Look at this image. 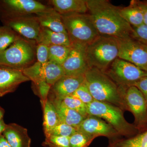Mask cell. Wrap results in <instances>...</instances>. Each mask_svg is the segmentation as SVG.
<instances>
[{"label":"cell","mask_w":147,"mask_h":147,"mask_svg":"<svg viewBox=\"0 0 147 147\" xmlns=\"http://www.w3.org/2000/svg\"><path fill=\"white\" fill-rule=\"evenodd\" d=\"M86 45L78 43L71 44L70 53L62 65L66 76L84 75L90 68L86 57Z\"/></svg>","instance_id":"8fae6325"},{"label":"cell","mask_w":147,"mask_h":147,"mask_svg":"<svg viewBox=\"0 0 147 147\" xmlns=\"http://www.w3.org/2000/svg\"><path fill=\"white\" fill-rule=\"evenodd\" d=\"M76 131V127L60 122L53 129L51 135L69 137Z\"/></svg>","instance_id":"4dcf8cb0"},{"label":"cell","mask_w":147,"mask_h":147,"mask_svg":"<svg viewBox=\"0 0 147 147\" xmlns=\"http://www.w3.org/2000/svg\"><path fill=\"white\" fill-rule=\"evenodd\" d=\"M0 3L4 11L3 16L36 14L49 7L34 0H3L0 1Z\"/></svg>","instance_id":"4fadbf2b"},{"label":"cell","mask_w":147,"mask_h":147,"mask_svg":"<svg viewBox=\"0 0 147 147\" xmlns=\"http://www.w3.org/2000/svg\"><path fill=\"white\" fill-rule=\"evenodd\" d=\"M19 35L10 27L5 25L0 27V52L8 48Z\"/></svg>","instance_id":"484cf974"},{"label":"cell","mask_w":147,"mask_h":147,"mask_svg":"<svg viewBox=\"0 0 147 147\" xmlns=\"http://www.w3.org/2000/svg\"><path fill=\"white\" fill-rule=\"evenodd\" d=\"M42 71L45 82L51 86L65 76L62 66L51 61L42 64Z\"/></svg>","instance_id":"cb8c5ba5"},{"label":"cell","mask_w":147,"mask_h":147,"mask_svg":"<svg viewBox=\"0 0 147 147\" xmlns=\"http://www.w3.org/2000/svg\"><path fill=\"white\" fill-rule=\"evenodd\" d=\"M0 147H12L2 134L0 135Z\"/></svg>","instance_id":"d590c367"},{"label":"cell","mask_w":147,"mask_h":147,"mask_svg":"<svg viewBox=\"0 0 147 147\" xmlns=\"http://www.w3.org/2000/svg\"><path fill=\"white\" fill-rule=\"evenodd\" d=\"M49 99L55 105L60 121L77 127L85 118L80 113L65 107L59 99L53 97Z\"/></svg>","instance_id":"d6986e66"},{"label":"cell","mask_w":147,"mask_h":147,"mask_svg":"<svg viewBox=\"0 0 147 147\" xmlns=\"http://www.w3.org/2000/svg\"><path fill=\"white\" fill-rule=\"evenodd\" d=\"M117 39L112 37L99 35L86 45V57L90 68L104 72L110 64L118 57Z\"/></svg>","instance_id":"5b68a950"},{"label":"cell","mask_w":147,"mask_h":147,"mask_svg":"<svg viewBox=\"0 0 147 147\" xmlns=\"http://www.w3.org/2000/svg\"><path fill=\"white\" fill-rule=\"evenodd\" d=\"M40 26L58 32L67 34L62 19L61 15L54 8L47 9L36 13Z\"/></svg>","instance_id":"e0dca14e"},{"label":"cell","mask_w":147,"mask_h":147,"mask_svg":"<svg viewBox=\"0 0 147 147\" xmlns=\"http://www.w3.org/2000/svg\"><path fill=\"white\" fill-rule=\"evenodd\" d=\"M5 26L10 27L25 38L37 42L42 28L36 14L16 16H3Z\"/></svg>","instance_id":"30bf717a"},{"label":"cell","mask_w":147,"mask_h":147,"mask_svg":"<svg viewBox=\"0 0 147 147\" xmlns=\"http://www.w3.org/2000/svg\"><path fill=\"white\" fill-rule=\"evenodd\" d=\"M133 86L141 92L147 103V76L140 79Z\"/></svg>","instance_id":"836d02e7"},{"label":"cell","mask_w":147,"mask_h":147,"mask_svg":"<svg viewBox=\"0 0 147 147\" xmlns=\"http://www.w3.org/2000/svg\"><path fill=\"white\" fill-rule=\"evenodd\" d=\"M107 147H147V129L133 137L109 141Z\"/></svg>","instance_id":"603a6c76"},{"label":"cell","mask_w":147,"mask_h":147,"mask_svg":"<svg viewBox=\"0 0 147 147\" xmlns=\"http://www.w3.org/2000/svg\"><path fill=\"white\" fill-rule=\"evenodd\" d=\"M140 4L143 10L144 16V24L147 26V5L145 4L143 1H140Z\"/></svg>","instance_id":"e575fe53"},{"label":"cell","mask_w":147,"mask_h":147,"mask_svg":"<svg viewBox=\"0 0 147 147\" xmlns=\"http://www.w3.org/2000/svg\"><path fill=\"white\" fill-rule=\"evenodd\" d=\"M49 2L61 15L88 12L87 0H51Z\"/></svg>","instance_id":"ac0fdd59"},{"label":"cell","mask_w":147,"mask_h":147,"mask_svg":"<svg viewBox=\"0 0 147 147\" xmlns=\"http://www.w3.org/2000/svg\"><path fill=\"white\" fill-rule=\"evenodd\" d=\"M59 100L65 107L78 112L85 118L88 116L86 105L77 98L70 95Z\"/></svg>","instance_id":"4316f807"},{"label":"cell","mask_w":147,"mask_h":147,"mask_svg":"<svg viewBox=\"0 0 147 147\" xmlns=\"http://www.w3.org/2000/svg\"><path fill=\"white\" fill-rule=\"evenodd\" d=\"M43 112V130L45 137L52 134L53 129L60 122L57 110L49 98L41 102Z\"/></svg>","instance_id":"ffe728a7"},{"label":"cell","mask_w":147,"mask_h":147,"mask_svg":"<svg viewBox=\"0 0 147 147\" xmlns=\"http://www.w3.org/2000/svg\"><path fill=\"white\" fill-rule=\"evenodd\" d=\"M76 129L77 131L95 138L102 136L110 141L122 137L109 123L94 116H88Z\"/></svg>","instance_id":"7c38bea8"},{"label":"cell","mask_w":147,"mask_h":147,"mask_svg":"<svg viewBox=\"0 0 147 147\" xmlns=\"http://www.w3.org/2000/svg\"><path fill=\"white\" fill-rule=\"evenodd\" d=\"M117 39L118 58L147 71V45L131 36Z\"/></svg>","instance_id":"9c48e42d"},{"label":"cell","mask_w":147,"mask_h":147,"mask_svg":"<svg viewBox=\"0 0 147 147\" xmlns=\"http://www.w3.org/2000/svg\"><path fill=\"white\" fill-rule=\"evenodd\" d=\"M95 138L76 131L69 137L70 147H88Z\"/></svg>","instance_id":"83f0119b"},{"label":"cell","mask_w":147,"mask_h":147,"mask_svg":"<svg viewBox=\"0 0 147 147\" xmlns=\"http://www.w3.org/2000/svg\"><path fill=\"white\" fill-rule=\"evenodd\" d=\"M5 110L4 109L0 106V120L3 119V117L4 116Z\"/></svg>","instance_id":"74e56055"},{"label":"cell","mask_w":147,"mask_h":147,"mask_svg":"<svg viewBox=\"0 0 147 147\" xmlns=\"http://www.w3.org/2000/svg\"><path fill=\"white\" fill-rule=\"evenodd\" d=\"M37 42L19 35L16 41L0 52V66L23 71L36 61Z\"/></svg>","instance_id":"3957f363"},{"label":"cell","mask_w":147,"mask_h":147,"mask_svg":"<svg viewBox=\"0 0 147 147\" xmlns=\"http://www.w3.org/2000/svg\"><path fill=\"white\" fill-rule=\"evenodd\" d=\"M71 45L70 46L64 45H52L49 46V61L55 62L62 65L70 53Z\"/></svg>","instance_id":"d4e9b609"},{"label":"cell","mask_w":147,"mask_h":147,"mask_svg":"<svg viewBox=\"0 0 147 147\" xmlns=\"http://www.w3.org/2000/svg\"><path fill=\"white\" fill-rule=\"evenodd\" d=\"M88 12L100 35L116 39L131 36L132 27L121 15L120 7L108 0H87Z\"/></svg>","instance_id":"6da1fadb"},{"label":"cell","mask_w":147,"mask_h":147,"mask_svg":"<svg viewBox=\"0 0 147 147\" xmlns=\"http://www.w3.org/2000/svg\"><path fill=\"white\" fill-rule=\"evenodd\" d=\"M85 82L94 100L108 102L127 111L119 86L104 72L91 67L84 74Z\"/></svg>","instance_id":"7a4b0ae2"},{"label":"cell","mask_w":147,"mask_h":147,"mask_svg":"<svg viewBox=\"0 0 147 147\" xmlns=\"http://www.w3.org/2000/svg\"><path fill=\"white\" fill-rule=\"evenodd\" d=\"M36 61L45 64L49 61V47L41 43H37Z\"/></svg>","instance_id":"1f68e13d"},{"label":"cell","mask_w":147,"mask_h":147,"mask_svg":"<svg viewBox=\"0 0 147 147\" xmlns=\"http://www.w3.org/2000/svg\"><path fill=\"white\" fill-rule=\"evenodd\" d=\"M6 124L5 123L3 119L0 120V135L2 134L4 130L5 129Z\"/></svg>","instance_id":"8d00e7d4"},{"label":"cell","mask_w":147,"mask_h":147,"mask_svg":"<svg viewBox=\"0 0 147 147\" xmlns=\"http://www.w3.org/2000/svg\"><path fill=\"white\" fill-rule=\"evenodd\" d=\"M61 16L71 44L87 45L100 35L89 13H71Z\"/></svg>","instance_id":"8992f818"},{"label":"cell","mask_w":147,"mask_h":147,"mask_svg":"<svg viewBox=\"0 0 147 147\" xmlns=\"http://www.w3.org/2000/svg\"><path fill=\"white\" fill-rule=\"evenodd\" d=\"M127 111L134 118V124L139 133L147 129V103L139 90L134 86H119Z\"/></svg>","instance_id":"52a82bcc"},{"label":"cell","mask_w":147,"mask_h":147,"mask_svg":"<svg viewBox=\"0 0 147 147\" xmlns=\"http://www.w3.org/2000/svg\"><path fill=\"white\" fill-rule=\"evenodd\" d=\"M42 145L45 147H70L69 137L53 135L45 137Z\"/></svg>","instance_id":"f1b7e54d"},{"label":"cell","mask_w":147,"mask_h":147,"mask_svg":"<svg viewBox=\"0 0 147 147\" xmlns=\"http://www.w3.org/2000/svg\"><path fill=\"white\" fill-rule=\"evenodd\" d=\"M121 15L131 27H137L144 24L143 10L138 1H131L127 7H120Z\"/></svg>","instance_id":"44dd1931"},{"label":"cell","mask_w":147,"mask_h":147,"mask_svg":"<svg viewBox=\"0 0 147 147\" xmlns=\"http://www.w3.org/2000/svg\"><path fill=\"white\" fill-rule=\"evenodd\" d=\"M71 95L77 98L86 105L94 100L85 81Z\"/></svg>","instance_id":"f546056e"},{"label":"cell","mask_w":147,"mask_h":147,"mask_svg":"<svg viewBox=\"0 0 147 147\" xmlns=\"http://www.w3.org/2000/svg\"><path fill=\"white\" fill-rule=\"evenodd\" d=\"M103 72L118 86H133L147 76V71L118 57Z\"/></svg>","instance_id":"ba28073f"},{"label":"cell","mask_w":147,"mask_h":147,"mask_svg":"<svg viewBox=\"0 0 147 147\" xmlns=\"http://www.w3.org/2000/svg\"><path fill=\"white\" fill-rule=\"evenodd\" d=\"M86 105L88 115L105 120L122 137L129 138L139 133L134 124L129 123L126 120L124 111L117 106L95 100Z\"/></svg>","instance_id":"277c9868"},{"label":"cell","mask_w":147,"mask_h":147,"mask_svg":"<svg viewBox=\"0 0 147 147\" xmlns=\"http://www.w3.org/2000/svg\"><path fill=\"white\" fill-rule=\"evenodd\" d=\"M2 135L12 147H31L28 129L18 124H6Z\"/></svg>","instance_id":"2e32d148"},{"label":"cell","mask_w":147,"mask_h":147,"mask_svg":"<svg viewBox=\"0 0 147 147\" xmlns=\"http://www.w3.org/2000/svg\"><path fill=\"white\" fill-rule=\"evenodd\" d=\"M143 2L146 4V5H147V1H143Z\"/></svg>","instance_id":"f35d334b"},{"label":"cell","mask_w":147,"mask_h":147,"mask_svg":"<svg viewBox=\"0 0 147 147\" xmlns=\"http://www.w3.org/2000/svg\"><path fill=\"white\" fill-rule=\"evenodd\" d=\"M133 32L131 36L147 45V26L143 24L139 27H132Z\"/></svg>","instance_id":"d6a6232c"},{"label":"cell","mask_w":147,"mask_h":147,"mask_svg":"<svg viewBox=\"0 0 147 147\" xmlns=\"http://www.w3.org/2000/svg\"><path fill=\"white\" fill-rule=\"evenodd\" d=\"M85 81L84 75L64 76L52 86L51 97L61 99L71 95Z\"/></svg>","instance_id":"9a60e30c"},{"label":"cell","mask_w":147,"mask_h":147,"mask_svg":"<svg viewBox=\"0 0 147 147\" xmlns=\"http://www.w3.org/2000/svg\"><path fill=\"white\" fill-rule=\"evenodd\" d=\"M29 81L23 71L0 66V97L13 92L20 84Z\"/></svg>","instance_id":"5bb4252c"},{"label":"cell","mask_w":147,"mask_h":147,"mask_svg":"<svg viewBox=\"0 0 147 147\" xmlns=\"http://www.w3.org/2000/svg\"><path fill=\"white\" fill-rule=\"evenodd\" d=\"M37 43H42L48 47L52 45L70 46L71 45L67 34L54 32L43 28L41 29Z\"/></svg>","instance_id":"7402d4cb"}]
</instances>
